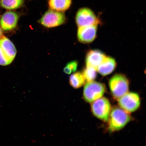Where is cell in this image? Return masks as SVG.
Segmentation results:
<instances>
[{"mask_svg":"<svg viewBox=\"0 0 146 146\" xmlns=\"http://www.w3.org/2000/svg\"><path fill=\"white\" fill-rule=\"evenodd\" d=\"M131 120L129 113L118 107L111 111L108 120V130L112 132L120 130L125 127Z\"/></svg>","mask_w":146,"mask_h":146,"instance_id":"1","label":"cell"},{"mask_svg":"<svg viewBox=\"0 0 146 146\" xmlns=\"http://www.w3.org/2000/svg\"><path fill=\"white\" fill-rule=\"evenodd\" d=\"M109 86L113 97L118 100L128 92L129 82L123 75L116 74L110 80Z\"/></svg>","mask_w":146,"mask_h":146,"instance_id":"2","label":"cell"},{"mask_svg":"<svg viewBox=\"0 0 146 146\" xmlns=\"http://www.w3.org/2000/svg\"><path fill=\"white\" fill-rule=\"evenodd\" d=\"M17 50L12 42L5 36L0 39V65H8L13 61Z\"/></svg>","mask_w":146,"mask_h":146,"instance_id":"3","label":"cell"},{"mask_svg":"<svg viewBox=\"0 0 146 146\" xmlns=\"http://www.w3.org/2000/svg\"><path fill=\"white\" fill-rule=\"evenodd\" d=\"M106 90L104 84L94 81L87 82L84 88V99L87 103H92L102 97Z\"/></svg>","mask_w":146,"mask_h":146,"instance_id":"4","label":"cell"},{"mask_svg":"<svg viewBox=\"0 0 146 146\" xmlns=\"http://www.w3.org/2000/svg\"><path fill=\"white\" fill-rule=\"evenodd\" d=\"M91 110L96 117L104 122H108L111 111L110 102L107 98H100L91 103Z\"/></svg>","mask_w":146,"mask_h":146,"instance_id":"5","label":"cell"},{"mask_svg":"<svg viewBox=\"0 0 146 146\" xmlns=\"http://www.w3.org/2000/svg\"><path fill=\"white\" fill-rule=\"evenodd\" d=\"M76 21L78 27L98 25L100 23L94 11L91 9L83 8L76 13Z\"/></svg>","mask_w":146,"mask_h":146,"instance_id":"6","label":"cell"},{"mask_svg":"<svg viewBox=\"0 0 146 146\" xmlns=\"http://www.w3.org/2000/svg\"><path fill=\"white\" fill-rule=\"evenodd\" d=\"M118 100L120 108L129 113L137 110L141 104L139 95L135 92H128Z\"/></svg>","mask_w":146,"mask_h":146,"instance_id":"7","label":"cell"},{"mask_svg":"<svg viewBox=\"0 0 146 146\" xmlns=\"http://www.w3.org/2000/svg\"><path fill=\"white\" fill-rule=\"evenodd\" d=\"M65 20V14L62 12L51 10L46 12L39 22L44 27L52 28L63 24Z\"/></svg>","mask_w":146,"mask_h":146,"instance_id":"8","label":"cell"},{"mask_svg":"<svg viewBox=\"0 0 146 146\" xmlns=\"http://www.w3.org/2000/svg\"><path fill=\"white\" fill-rule=\"evenodd\" d=\"M98 25L78 27L77 36L78 41L83 43L91 42L95 39Z\"/></svg>","mask_w":146,"mask_h":146,"instance_id":"9","label":"cell"},{"mask_svg":"<svg viewBox=\"0 0 146 146\" xmlns=\"http://www.w3.org/2000/svg\"><path fill=\"white\" fill-rule=\"evenodd\" d=\"M19 18V15L15 12H5L0 20L1 28L5 31L13 30L17 26Z\"/></svg>","mask_w":146,"mask_h":146,"instance_id":"10","label":"cell"},{"mask_svg":"<svg viewBox=\"0 0 146 146\" xmlns=\"http://www.w3.org/2000/svg\"><path fill=\"white\" fill-rule=\"evenodd\" d=\"M103 53L99 50H92L87 53L86 59V66L97 69L105 57Z\"/></svg>","mask_w":146,"mask_h":146,"instance_id":"11","label":"cell"},{"mask_svg":"<svg viewBox=\"0 0 146 146\" xmlns=\"http://www.w3.org/2000/svg\"><path fill=\"white\" fill-rule=\"evenodd\" d=\"M116 66V62L113 58L106 56L97 68V71L102 76H107L114 70Z\"/></svg>","mask_w":146,"mask_h":146,"instance_id":"12","label":"cell"},{"mask_svg":"<svg viewBox=\"0 0 146 146\" xmlns=\"http://www.w3.org/2000/svg\"><path fill=\"white\" fill-rule=\"evenodd\" d=\"M72 0H49V6L51 10L63 12L71 6Z\"/></svg>","mask_w":146,"mask_h":146,"instance_id":"13","label":"cell"},{"mask_svg":"<svg viewBox=\"0 0 146 146\" xmlns=\"http://www.w3.org/2000/svg\"><path fill=\"white\" fill-rule=\"evenodd\" d=\"M69 83L71 86L75 89H78L84 84L85 80L83 74L79 72L71 75L69 77Z\"/></svg>","mask_w":146,"mask_h":146,"instance_id":"14","label":"cell"},{"mask_svg":"<svg viewBox=\"0 0 146 146\" xmlns=\"http://www.w3.org/2000/svg\"><path fill=\"white\" fill-rule=\"evenodd\" d=\"M23 0H1L2 7L8 10H12L20 8L23 5Z\"/></svg>","mask_w":146,"mask_h":146,"instance_id":"15","label":"cell"},{"mask_svg":"<svg viewBox=\"0 0 146 146\" xmlns=\"http://www.w3.org/2000/svg\"><path fill=\"white\" fill-rule=\"evenodd\" d=\"M97 69L92 67L86 66L82 73L86 81H94L97 76Z\"/></svg>","mask_w":146,"mask_h":146,"instance_id":"16","label":"cell"},{"mask_svg":"<svg viewBox=\"0 0 146 146\" xmlns=\"http://www.w3.org/2000/svg\"><path fill=\"white\" fill-rule=\"evenodd\" d=\"M78 63L76 61H72L67 64L66 65L72 72H75L77 69Z\"/></svg>","mask_w":146,"mask_h":146,"instance_id":"17","label":"cell"},{"mask_svg":"<svg viewBox=\"0 0 146 146\" xmlns=\"http://www.w3.org/2000/svg\"><path fill=\"white\" fill-rule=\"evenodd\" d=\"M3 31L2 29L1 28V27H0V39H1L3 36Z\"/></svg>","mask_w":146,"mask_h":146,"instance_id":"18","label":"cell"}]
</instances>
